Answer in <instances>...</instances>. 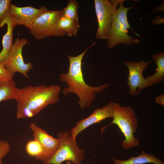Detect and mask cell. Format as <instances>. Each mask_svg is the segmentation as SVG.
<instances>
[{
	"label": "cell",
	"instance_id": "44dd1931",
	"mask_svg": "<svg viewBox=\"0 0 164 164\" xmlns=\"http://www.w3.org/2000/svg\"><path fill=\"white\" fill-rule=\"evenodd\" d=\"M10 145L8 141L0 139V164H2V160L9 153Z\"/></svg>",
	"mask_w": 164,
	"mask_h": 164
},
{
	"label": "cell",
	"instance_id": "8992f818",
	"mask_svg": "<svg viewBox=\"0 0 164 164\" xmlns=\"http://www.w3.org/2000/svg\"><path fill=\"white\" fill-rule=\"evenodd\" d=\"M62 16V10H49L37 18L29 29L36 39L42 40L50 36H62L65 35L58 26Z\"/></svg>",
	"mask_w": 164,
	"mask_h": 164
},
{
	"label": "cell",
	"instance_id": "52a82bcc",
	"mask_svg": "<svg viewBox=\"0 0 164 164\" xmlns=\"http://www.w3.org/2000/svg\"><path fill=\"white\" fill-rule=\"evenodd\" d=\"M123 0H95L96 14L98 23L96 32L97 39H108L117 7Z\"/></svg>",
	"mask_w": 164,
	"mask_h": 164
},
{
	"label": "cell",
	"instance_id": "5bb4252c",
	"mask_svg": "<svg viewBox=\"0 0 164 164\" xmlns=\"http://www.w3.org/2000/svg\"><path fill=\"white\" fill-rule=\"evenodd\" d=\"M152 58L157 65L156 72L153 75L145 78L147 86H151L162 82L164 78V53L159 52L152 56Z\"/></svg>",
	"mask_w": 164,
	"mask_h": 164
},
{
	"label": "cell",
	"instance_id": "277c9868",
	"mask_svg": "<svg viewBox=\"0 0 164 164\" xmlns=\"http://www.w3.org/2000/svg\"><path fill=\"white\" fill-rule=\"evenodd\" d=\"M123 0L119 4V7L115 13L110 28L107 46L109 49L114 47L118 44H125L129 46L134 43H138L140 40L128 34V29L134 32L129 24L127 19L128 11L133 8L125 7L123 5Z\"/></svg>",
	"mask_w": 164,
	"mask_h": 164
},
{
	"label": "cell",
	"instance_id": "9c48e42d",
	"mask_svg": "<svg viewBox=\"0 0 164 164\" xmlns=\"http://www.w3.org/2000/svg\"><path fill=\"white\" fill-rule=\"evenodd\" d=\"M49 10L43 6L37 9L31 6L18 7L11 3L8 15L15 27L23 25L29 29L32 23L37 18Z\"/></svg>",
	"mask_w": 164,
	"mask_h": 164
},
{
	"label": "cell",
	"instance_id": "9a60e30c",
	"mask_svg": "<svg viewBox=\"0 0 164 164\" xmlns=\"http://www.w3.org/2000/svg\"><path fill=\"white\" fill-rule=\"evenodd\" d=\"M114 164H145L152 163L154 164H164L163 161L154 155L147 153L144 151L137 156H132L126 160L113 159Z\"/></svg>",
	"mask_w": 164,
	"mask_h": 164
},
{
	"label": "cell",
	"instance_id": "3957f363",
	"mask_svg": "<svg viewBox=\"0 0 164 164\" xmlns=\"http://www.w3.org/2000/svg\"><path fill=\"white\" fill-rule=\"evenodd\" d=\"M113 120L112 122L101 130L102 133L105 128L112 124L116 125L123 134L125 139L121 146L126 150L138 146L140 144L138 138L134 136L137 131L138 121L135 111L131 106H121L118 103H113Z\"/></svg>",
	"mask_w": 164,
	"mask_h": 164
},
{
	"label": "cell",
	"instance_id": "7a4b0ae2",
	"mask_svg": "<svg viewBox=\"0 0 164 164\" xmlns=\"http://www.w3.org/2000/svg\"><path fill=\"white\" fill-rule=\"evenodd\" d=\"M61 91L60 86L56 84L28 86L17 88L14 99L17 105L29 108L35 116L48 105L58 102Z\"/></svg>",
	"mask_w": 164,
	"mask_h": 164
},
{
	"label": "cell",
	"instance_id": "5b68a950",
	"mask_svg": "<svg viewBox=\"0 0 164 164\" xmlns=\"http://www.w3.org/2000/svg\"><path fill=\"white\" fill-rule=\"evenodd\" d=\"M59 143L54 154L43 164H61L69 161L73 164H82L85 158V150L80 149L76 140L71 137L70 132H59L57 134Z\"/></svg>",
	"mask_w": 164,
	"mask_h": 164
},
{
	"label": "cell",
	"instance_id": "6da1fadb",
	"mask_svg": "<svg viewBox=\"0 0 164 164\" xmlns=\"http://www.w3.org/2000/svg\"><path fill=\"white\" fill-rule=\"evenodd\" d=\"M95 43H92L80 54L76 56H67L69 66L67 73L59 74L60 81L65 82L67 87L63 88L62 93L64 95L74 93L78 97V104L83 109L90 107L97 97L96 93H101L110 86L111 84H104L97 87L89 86L85 82L82 68V60L86 52Z\"/></svg>",
	"mask_w": 164,
	"mask_h": 164
},
{
	"label": "cell",
	"instance_id": "2e32d148",
	"mask_svg": "<svg viewBox=\"0 0 164 164\" xmlns=\"http://www.w3.org/2000/svg\"><path fill=\"white\" fill-rule=\"evenodd\" d=\"M59 28L70 37L75 36L80 27L78 21L66 18L62 15L58 23Z\"/></svg>",
	"mask_w": 164,
	"mask_h": 164
},
{
	"label": "cell",
	"instance_id": "ba28073f",
	"mask_svg": "<svg viewBox=\"0 0 164 164\" xmlns=\"http://www.w3.org/2000/svg\"><path fill=\"white\" fill-rule=\"evenodd\" d=\"M28 41L27 39L17 37L13 43L9 55L2 63L6 70L12 74L18 72L29 78L27 73L33 69V64L30 62L25 63L22 54L23 47Z\"/></svg>",
	"mask_w": 164,
	"mask_h": 164
},
{
	"label": "cell",
	"instance_id": "30bf717a",
	"mask_svg": "<svg viewBox=\"0 0 164 164\" xmlns=\"http://www.w3.org/2000/svg\"><path fill=\"white\" fill-rule=\"evenodd\" d=\"M151 63L150 61L145 62L143 60L137 62L130 61L124 63L128 71L127 83L129 87L131 95H137L142 90L148 87L143 74Z\"/></svg>",
	"mask_w": 164,
	"mask_h": 164
},
{
	"label": "cell",
	"instance_id": "ac0fdd59",
	"mask_svg": "<svg viewBox=\"0 0 164 164\" xmlns=\"http://www.w3.org/2000/svg\"><path fill=\"white\" fill-rule=\"evenodd\" d=\"M79 5L75 0L68 1L67 6L62 10V15L68 19L78 22Z\"/></svg>",
	"mask_w": 164,
	"mask_h": 164
},
{
	"label": "cell",
	"instance_id": "ffe728a7",
	"mask_svg": "<svg viewBox=\"0 0 164 164\" xmlns=\"http://www.w3.org/2000/svg\"><path fill=\"white\" fill-rule=\"evenodd\" d=\"M11 0H0V23L8 15Z\"/></svg>",
	"mask_w": 164,
	"mask_h": 164
},
{
	"label": "cell",
	"instance_id": "7c38bea8",
	"mask_svg": "<svg viewBox=\"0 0 164 164\" xmlns=\"http://www.w3.org/2000/svg\"><path fill=\"white\" fill-rule=\"evenodd\" d=\"M113 103L110 102L101 108H96L88 117L77 122L76 126L70 132L71 137L76 140L78 134L89 126L107 118H113Z\"/></svg>",
	"mask_w": 164,
	"mask_h": 164
},
{
	"label": "cell",
	"instance_id": "4fadbf2b",
	"mask_svg": "<svg viewBox=\"0 0 164 164\" xmlns=\"http://www.w3.org/2000/svg\"><path fill=\"white\" fill-rule=\"evenodd\" d=\"M7 25V30L4 35L2 39V49L0 52V63H2L6 60L10 52L13 44V32L15 26L8 15L0 23V28Z\"/></svg>",
	"mask_w": 164,
	"mask_h": 164
},
{
	"label": "cell",
	"instance_id": "d6986e66",
	"mask_svg": "<svg viewBox=\"0 0 164 164\" xmlns=\"http://www.w3.org/2000/svg\"><path fill=\"white\" fill-rule=\"evenodd\" d=\"M26 149L29 155L35 157L36 159L38 160H39L43 152L40 144L39 142L35 139L27 142L26 146Z\"/></svg>",
	"mask_w": 164,
	"mask_h": 164
},
{
	"label": "cell",
	"instance_id": "7402d4cb",
	"mask_svg": "<svg viewBox=\"0 0 164 164\" xmlns=\"http://www.w3.org/2000/svg\"><path fill=\"white\" fill-rule=\"evenodd\" d=\"M13 77L14 75L8 72L3 64L0 63V83L11 80Z\"/></svg>",
	"mask_w": 164,
	"mask_h": 164
},
{
	"label": "cell",
	"instance_id": "8fae6325",
	"mask_svg": "<svg viewBox=\"0 0 164 164\" xmlns=\"http://www.w3.org/2000/svg\"><path fill=\"white\" fill-rule=\"evenodd\" d=\"M29 128L32 132L34 139L39 142L42 147L43 152L39 160L44 162L51 157L57 150L59 140L49 135L35 123H31Z\"/></svg>",
	"mask_w": 164,
	"mask_h": 164
},
{
	"label": "cell",
	"instance_id": "cb8c5ba5",
	"mask_svg": "<svg viewBox=\"0 0 164 164\" xmlns=\"http://www.w3.org/2000/svg\"><path fill=\"white\" fill-rule=\"evenodd\" d=\"M66 164H73L71 162L69 161H66Z\"/></svg>",
	"mask_w": 164,
	"mask_h": 164
},
{
	"label": "cell",
	"instance_id": "603a6c76",
	"mask_svg": "<svg viewBox=\"0 0 164 164\" xmlns=\"http://www.w3.org/2000/svg\"><path fill=\"white\" fill-rule=\"evenodd\" d=\"M156 103L159 105H164V94H162L157 97L155 99Z\"/></svg>",
	"mask_w": 164,
	"mask_h": 164
},
{
	"label": "cell",
	"instance_id": "e0dca14e",
	"mask_svg": "<svg viewBox=\"0 0 164 164\" xmlns=\"http://www.w3.org/2000/svg\"><path fill=\"white\" fill-rule=\"evenodd\" d=\"M17 88L13 80L0 83V102L15 99Z\"/></svg>",
	"mask_w": 164,
	"mask_h": 164
}]
</instances>
